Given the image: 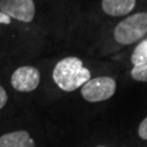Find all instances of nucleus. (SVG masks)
Masks as SVG:
<instances>
[{
  "label": "nucleus",
  "mask_w": 147,
  "mask_h": 147,
  "mask_svg": "<svg viewBox=\"0 0 147 147\" xmlns=\"http://www.w3.org/2000/svg\"><path fill=\"white\" fill-rule=\"evenodd\" d=\"M98 147H104V146H98Z\"/></svg>",
  "instance_id": "ddd939ff"
},
{
  "label": "nucleus",
  "mask_w": 147,
  "mask_h": 147,
  "mask_svg": "<svg viewBox=\"0 0 147 147\" xmlns=\"http://www.w3.org/2000/svg\"><path fill=\"white\" fill-rule=\"evenodd\" d=\"M131 62L134 67L142 65L147 62V38L137 45L132 53Z\"/></svg>",
  "instance_id": "6e6552de"
},
{
  "label": "nucleus",
  "mask_w": 147,
  "mask_h": 147,
  "mask_svg": "<svg viewBox=\"0 0 147 147\" xmlns=\"http://www.w3.org/2000/svg\"><path fill=\"white\" fill-rule=\"evenodd\" d=\"M40 82L39 71L34 67L25 65L16 69L11 76V85L19 92H32L37 88Z\"/></svg>",
  "instance_id": "39448f33"
},
{
  "label": "nucleus",
  "mask_w": 147,
  "mask_h": 147,
  "mask_svg": "<svg viewBox=\"0 0 147 147\" xmlns=\"http://www.w3.org/2000/svg\"><path fill=\"white\" fill-rule=\"evenodd\" d=\"M0 11L19 21L32 22L35 16L33 0H0Z\"/></svg>",
  "instance_id": "20e7f679"
},
{
  "label": "nucleus",
  "mask_w": 147,
  "mask_h": 147,
  "mask_svg": "<svg viewBox=\"0 0 147 147\" xmlns=\"http://www.w3.org/2000/svg\"><path fill=\"white\" fill-rule=\"evenodd\" d=\"M8 101V95L3 87L0 86V109H2Z\"/></svg>",
  "instance_id": "9b49d317"
},
{
  "label": "nucleus",
  "mask_w": 147,
  "mask_h": 147,
  "mask_svg": "<svg viewBox=\"0 0 147 147\" xmlns=\"http://www.w3.org/2000/svg\"><path fill=\"white\" fill-rule=\"evenodd\" d=\"M138 135L142 140L147 141V117L141 122L138 126Z\"/></svg>",
  "instance_id": "9d476101"
},
{
  "label": "nucleus",
  "mask_w": 147,
  "mask_h": 147,
  "mask_svg": "<svg viewBox=\"0 0 147 147\" xmlns=\"http://www.w3.org/2000/svg\"><path fill=\"white\" fill-rule=\"evenodd\" d=\"M116 81L109 76H100L89 80L82 88L81 94L89 102H98L109 99L116 93Z\"/></svg>",
  "instance_id": "7ed1b4c3"
},
{
  "label": "nucleus",
  "mask_w": 147,
  "mask_h": 147,
  "mask_svg": "<svg viewBox=\"0 0 147 147\" xmlns=\"http://www.w3.org/2000/svg\"><path fill=\"white\" fill-rule=\"evenodd\" d=\"M53 79L59 88L64 92H73L82 87L90 80V72L83 67L76 57H68L60 60L53 69Z\"/></svg>",
  "instance_id": "f257e3e1"
},
{
  "label": "nucleus",
  "mask_w": 147,
  "mask_h": 147,
  "mask_svg": "<svg viewBox=\"0 0 147 147\" xmlns=\"http://www.w3.org/2000/svg\"><path fill=\"white\" fill-rule=\"evenodd\" d=\"M136 0H102L101 5L106 14L111 16H126L135 8Z\"/></svg>",
  "instance_id": "0eeeda50"
},
{
  "label": "nucleus",
  "mask_w": 147,
  "mask_h": 147,
  "mask_svg": "<svg viewBox=\"0 0 147 147\" xmlns=\"http://www.w3.org/2000/svg\"><path fill=\"white\" fill-rule=\"evenodd\" d=\"M147 34V13L140 12L127 16L115 28V39L122 45L136 42Z\"/></svg>",
  "instance_id": "f03ea898"
},
{
  "label": "nucleus",
  "mask_w": 147,
  "mask_h": 147,
  "mask_svg": "<svg viewBox=\"0 0 147 147\" xmlns=\"http://www.w3.org/2000/svg\"><path fill=\"white\" fill-rule=\"evenodd\" d=\"M11 18L0 11V24H10Z\"/></svg>",
  "instance_id": "f8f14e48"
},
{
  "label": "nucleus",
  "mask_w": 147,
  "mask_h": 147,
  "mask_svg": "<svg viewBox=\"0 0 147 147\" xmlns=\"http://www.w3.org/2000/svg\"><path fill=\"white\" fill-rule=\"evenodd\" d=\"M131 76L135 81L147 82V62L142 65L134 67L131 71Z\"/></svg>",
  "instance_id": "1a4fd4ad"
},
{
  "label": "nucleus",
  "mask_w": 147,
  "mask_h": 147,
  "mask_svg": "<svg viewBox=\"0 0 147 147\" xmlns=\"http://www.w3.org/2000/svg\"><path fill=\"white\" fill-rule=\"evenodd\" d=\"M0 147H35V143L26 131H16L0 136Z\"/></svg>",
  "instance_id": "423d86ee"
}]
</instances>
